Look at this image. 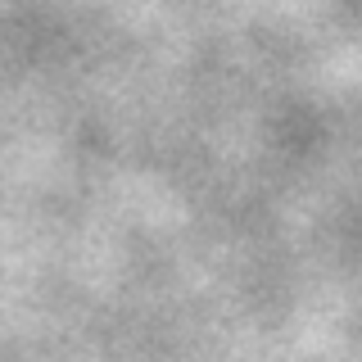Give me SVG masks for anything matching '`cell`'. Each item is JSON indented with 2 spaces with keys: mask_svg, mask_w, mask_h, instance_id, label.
Returning <instances> with one entry per match:
<instances>
[]
</instances>
